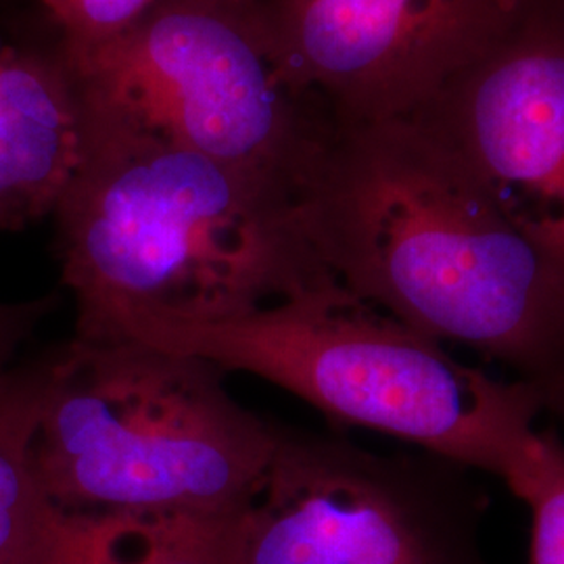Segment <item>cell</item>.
<instances>
[{
	"label": "cell",
	"instance_id": "obj_4",
	"mask_svg": "<svg viewBox=\"0 0 564 564\" xmlns=\"http://www.w3.org/2000/svg\"><path fill=\"white\" fill-rule=\"evenodd\" d=\"M32 445L51 505L67 512L241 514L262 487L276 423L262 421L199 356L72 339Z\"/></svg>",
	"mask_w": 564,
	"mask_h": 564
},
{
	"label": "cell",
	"instance_id": "obj_11",
	"mask_svg": "<svg viewBox=\"0 0 564 564\" xmlns=\"http://www.w3.org/2000/svg\"><path fill=\"white\" fill-rule=\"evenodd\" d=\"M51 372L48 354L0 375V564H36L57 512L32 458Z\"/></svg>",
	"mask_w": 564,
	"mask_h": 564
},
{
	"label": "cell",
	"instance_id": "obj_5",
	"mask_svg": "<svg viewBox=\"0 0 564 564\" xmlns=\"http://www.w3.org/2000/svg\"><path fill=\"white\" fill-rule=\"evenodd\" d=\"M61 55L86 99L295 209L337 130L282 69L256 0H153L116 41Z\"/></svg>",
	"mask_w": 564,
	"mask_h": 564
},
{
	"label": "cell",
	"instance_id": "obj_1",
	"mask_svg": "<svg viewBox=\"0 0 564 564\" xmlns=\"http://www.w3.org/2000/svg\"><path fill=\"white\" fill-rule=\"evenodd\" d=\"M297 220L364 302L533 387L564 370L563 263L421 121L337 126Z\"/></svg>",
	"mask_w": 564,
	"mask_h": 564
},
{
	"label": "cell",
	"instance_id": "obj_14",
	"mask_svg": "<svg viewBox=\"0 0 564 564\" xmlns=\"http://www.w3.org/2000/svg\"><path fill=\"white\" fill-rule=\"evenodd\" d=\"M57 295L25 303L0 302V375L11 368L21 345L28 341L39 324L57 307Z\"/></svg>",
	"mask_w": 564,
	"mask_h": 564
},
{
	"label": "cell",
	"instance_id": "obj_8",
	"mask_svg": "<svg viewBox=\"0 0 564 564\" xmlns=\"http://www.w3.org/2000/svg\"><path fill=\"white\" fill-rule=\"evenodd\" d=\"M414 120L564 265V0H529Z\"/></svg>",
	"mask_w": 564,
	"mask_h": 564
},
{
	"label": "cell",
	"instance_id": "obj_12",
	"mask_svg": "<svg viewBox=\"0 0 564 564\" xmlns=\"http://www.w3.org/2000/svg\"><path fill=\"white\" fill-rule=\"evenodd\" d=\"M508 489L529 508V564H564V442L540 429L531 458Z\"/></svg>",
	"mask_w": 564,
	"mask_h": 564
},
{
	"label": "cell",
	"instance_id": "obj_7",
	"mask_svg": "<svg viewBox=\"0 0 564 564\" xmlns=\"http://www.w3.org/2000/svg\"><path fill=\"white\" fill-rule=\"evenodd\" d=\"M286 76L337 126L403 120L505 34V0H256Z\"/></svg>",
	"mask_w": 564,
	"mask_h": 564
},
{
	"label": "cell",
	"instance_id": "obj_9",
	"mask_svg": "<svg viewBox=\"0 0 564 564\" xmlns=\"http://www.w3.org/2000/svg\"><path fill=\"white\" fill-rule=\"evenodd\" d=\"M82 101L65 57L0 39V230L53 216L80 160Z\"/></svg>",
	"mask_w": 564,
	"mask_h": 564
},
{
	"label": "cell",
	"instance_id": "obj_16",
	"mask_svg": "<svg viewBox=\"0 0 564 564\" xmlns=\"http://www.w3.org/2000/svg\"><path fill=\"white\" fill-rule=\"evenodd\" d=\"M505 2L510 9H517V7H521L523 2H529V0H505Z\"/></svg>",
	"mask_w": 564,
	"mask_h": 564
},
{
	"label": "cell",
	"instance_id": "obj_10",
	"mask_svg": "<svg viewBox=\"0 0 564 564\" xmlns=\"http://www.w3.org/2000/svg\"><path fill=\"white\" fill-rule=\"evenodd\" d=\"M242 514L57 508L36 564H239Z\"/></svg>",
	"mask_w": 564,
	"mask_h": 564
},
{
	"label": "cell",
	"instance_id": "obj_15",
	"mask_svg": "<svg viewBox=\"0 0 564 564\" xmlns=\"http://www.w3.org/2000/svg\"><path fill=\"white\" fill-rule=\"evenodd\" d=\"M542 395L544 410H552L556 416L564 421V370H561L556 377H552L544 384L535 387Z\"/></svg>",
	"mask_w": 564,
	"mask_h": 564
},
{
	"label": "cell",
	"instance_id": "obj_13",
	"mask_svg": "<svg viewBox=\"0 0 564 564\" xmlns=\"http://www.w3.org/2000/svg\"><path fill=\"white\" fill-rule=\"evenodd\" d=\"M61 30V51L88 53L132 28L153 0H39Z\"/></svg>",
	"mask_w": 564,
	"mask_h": 564
},
{
	"label": "cell",
	"instance_id": "obj_6",
	"mask_svg": "<svg viewBox=\"0 0 564 564\" xmlns=\"http://www.w3.org/2000/svg\"><path fill=\"white\" fill-rule=\"evenodd\" d=\"M475 470L276 423L239 564H491Z\"/></svg>",
	"mask_w": 564,
	"mask_h": 564
},
{
	"label": "cell",
	"instance_id": "obj_3",
	"mask_svg": "<svg viewBox=\"0 0 564 564\" xmlns=\"http://www.w3.org/2000/svg\"><path fill=\"white\" fill-rule=\"evenodd\" d=\"M162 347L281 387L335 423L379 431L506 487L529 460L540 391L452 356L335 276L216 321L123 314L88 341Z\"/></svg>",
	"mask_w": 564,
	"mask_h": 564
},
{
	"label": "cell",
	"instance_id": "obj_2",
	"mask_svg": "<svg viewBox=\"0 0 564 564\" xmlns=\"http://www.w3.org/2000/svg\"><path fill=\"white\" fill-rule=\"evenodd\" d=\"M80 101V160L53 209L74 337L123 314L228 318L333 276L293 203Z\"/></svg>",
	"mask_w": 564,
	"mask_h": 564
}]
</instances>
